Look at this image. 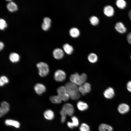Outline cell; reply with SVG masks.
I'll list each match as a JSON object with an SVG mask.
<instances>
[{
	"instance_id": "1",
	"label": "cell",
	"mask_w": 131,
	"mask_h": 131,
	"mask_svg": "<svg viewBox=\"0 0 131 131\" xmlns=\"http://www.w3.org/2000/svg\"><path fill=\"white\" fill-rule=\"evenodd\" d=\"M65 87L70 97L73 100H76L80 97V94L77 85L70 82L67 83Z\"/></svg>"
},
{
	"instance_id": "2",
	"label": "cell",
	"mask_w": 131,
	"mask_h": 131,
	"mask_svg": "<svg viewBox=\"0 0 131 131\" xmlns=\"http://www.w3.org/2000/svg\"><path fill=\"white\" fill-rule=\"evenodd\" d=\"M74 111L73 106L71 104L68 103L64 105L60 112L61 115V122H64L66 119V115H72L74 114Z\"/></svg>"
},
{
	"instance_id": "3",
	"label": "cell",
	"mask_w": 131,
	"mask_h": 131,
	"mask_svg": "<svg viewBox=\"0 0 131 131\" xmlns=\"http://www.w3.org/2000/svg\"><path fill=\"white\" fill-rule=\"evenodd\" d=\"M39 71V75L42 77L46 76L49 72L48 66L46 63L40 62L38 63L36 65Z\"/></svg>"
},
{
	"instance_id": "4",
	"label": "cell",
	"mask_w": 131,
	"mask_h": 131,
	"mask_svg": "<svg viewBox=\"0 0 131 131\" xmlns=\"http://www.w3.org/2000/svg\"><path fill=\"white\" fill-rule=\"evenodd\" d=\"M58 95L59 96L62 100L66 101L69 99L70 97L67 94L65 86H61L57 90Z\"/></svg>"
},
{
	"instance_id": "5",
	"label": "cell",
	"mask_w": 131,
	"mask_h": 131,
	"mask_svg": "<svg viewBox=\"0 0 131 131\" xmlns=\"http://www.w3.org/2000/svg\"><path fill=\"white\" fill-rule=\"evenodd\" d=\"M70 79L71 82L77 85L80 86L83 84L81 75L77 73L72 74L70 77Z\"/></svg>"
},
{
	"instance_id": "6",
	"label": "cell",
	"mask_w": 131,
	"mask_h": 131,
	"mask_svg": "<svg viewBox=\"0 0 131 131\" xmlns=\"http://www.w3.org/2000/svg\"><path fill=\"white\" fill-rule=\"evenodd\" d=\"M66 75L63 71L58 70L56 71L54 74V78L57 81L61 82L64 81L65 79Z\"/></svg>"
},
{
	"instance_id": "7",
	"label": "cell",
	"mask_w": 131,
	"mask_h": 131,
	"mask_svg": "<svg viewBox=\"0 0 131 131\" xmlns=\"http://www.w3.org/2000/svg\"><path fill=\"white\" fill-rule=\"evenodd\" d=\"M9 109V105L8 102L5 101L1 102L0 107V117H2L7 113Z\"/></svg>"
},
{
	"instance_id": "8",
	"label": "cell",
	"mask_w": 131,
	"mask_h": 131,
	"mask_svg": "<svg viewBox=\"0 0 131 131\" xmlns=\"http://www.w3.org/2000/svg\"><path fill=\"white\" fill-rule=\"evenodd\" d=\"M78 88L79 92L81 93L82 95H84L90 91L91 86L89 83L85 82L80 85Z\"/></svg>"
},
{
	"instance_id": "9",
	"label": "cell",
	"mask_w": 131,
	"mask_h": 131,
	"mask_svg": "<svg viewBox=\"0 0 131 131\" xmlns=\"http://www.w3.org/2000/svg\"><path fill=\"white\" fill-rule=\"evenodd\" d=\"M103 12L106 16L108 17H111L114 15L115 11L114 8L112 6L107 5L104 7Z\"/></svg>"
},
{
	"instance_id": "10",
	"label": "cell",
	"mask_w": 131,
	"mask_h": 131,
	"mask_svg": "<svg viewBox=\"0 0 131 131\" xmlns=\"http://www.w3.org/2000/svg\"><path fill=\"white\" fill-rule=\"evenodd\" d=\"M34 89L36 93L39 95L42 94L46 90L45 86L40 83L36 84L34 86Z\"/></svg>"
},
{
	"instance_id": "11",
	"label": "cell",
	"mask_w": 131,
	"mask_h": 131,
	"mask_svg": "<svg viewBox=\"0 0 131 131\" xmlns=\"http://www.w3.org/2000/svg\"><path fill=\"white\" fill-rule=\"evenodd\" d=\"M115 28L118 32L124 33L126 31V28L123 23L121 22L117 23L115 26Z\"/></svg>"
},
{
	"instance_id": "12",
	"label": "cell",
	"mask_w": 131,
	"mask_h": 131,
	"mask_svg": "<svg viewBox=\"0 0 131 131\" xmlns=\"http://www.w3.org/2000/svg\"><path fill=\"white\" fill-rule=\"evenodd\" d=\"M103 94L106 98L110 99L114 96L115 93L114 90L112 88L109 87L104 91Z\"/></svg>"
},
{
	"instance_id": "13",
	"label": "cell",
	"mask_w": 131,
	"mask_h": 131,
	"mask_svg": "<svg viewBox=\"0 0 131 131\" xmlns=\"http://www.w3.org/2000/svg\"><path fill=\"white\" fill-rule=\"evenodd\" d=\"M53 55L54 57L57 59H60L64 56L63 51L61 49L57 48L55 49L53 52Z\"/></svg>"
},
{
	"instance_id": "14",
	"label": "cell",
	"mask_w": 131,
	"mask_h": 131,
	"mask_svg": "<svg viewBox=\"0 0 131 131\" xmlns=\"http://www.w3.org/2000/svg\"><path fill=\"white\" fill-rule=\"evenodd\" d=\"M43 21L41 25L42 28L44 31L47 30L50 26L51 20L49 17H46L44 18Z\"/></svg>"
},
{
	"instance_id": "15",
	"label": "cell",
	"mask_w": 131,
	"mask_h": 131,
	"mask_svg": "<svg viewBox=\"0 0 131 131\" xmlns=\"http://www.w3.org/2000/svg\"><path fill=\"white\" fill-rule=\"evenodd\" d=\"M130 108L129 106L125 103H122L118 106V109L119 112L121 114H124L129 111Z\"/></svg>"
},
{
	"instance_id": "16",
	"label": "cell",
	"mask_w": 131,
	"mask_h": 131,
	"mask_svg": "<svg viewBox=\"0 0 131 131\" xmlns=\"http://www.w3.org/2000/svg\"><path fill=\"white\" fill-rule=\"evenodd\" d=\"M5 123L6 125L13 126L16 128H19L20 126V123L18 122L12 120H6Z\"/></svg>"
},
{
	"instance_id": "17",
	"label": "cell",
	"mask_w": 131,
	"mask_h": 131,
	"mask_svg": "<svg viewBox=\"0 0 131 131\" xmlns=\"http://www.w3.org/2000/svg\"><path fill=\"white\" fill-rule=\"evenodd\" d=\"M9 58L10 61L15 63L18 62L20 59L19 55L16 53H12L9 55Z\"/></svg>"
},
{
	"instance_id": "18",
	"label": "cell",
	"mask_w": 131,
	"mask_h": 131,
	"mask_svg": "<svg viewBox=\"0 0 131 131\" xmlns=\"http://www.w3.org/2000/svg\"><path fill=\"white\" fill-rule=\"evenodd\" d=\"M98 129L99 131H112L113 130L111 126L104 123L100 124Z\"/></svg>"
},
{
	"instance_id": "19",
	"label": "cell",
	"mask_w": 131,
	"mask_h": 131,
	"mask_svg": "<svg viewBox=\"0 0 131 131\" xmlns=\"http://www.w3.org/2000/svg\"><path fill=\"white\" fill-rule=\"evenodd\" d=\"M77 106L78 109L80 111H84L87 109L88 108L87 104L81 101H78L77 104Z\"/></svg>"
},
{
	"instance_id": "20",
	"label": "cell",
	"mask_w": 131,
	"mask_h": 131,
	"mask_svg": "<svg viewBox=\"0 0 131 131\" xmlns=\"http://www.w3.org/2000/svg\"><path fill=\"white\" fill-rule=\"evenodd\" d=\"M44 115L45 118L48 120H51L54 117L53 112L51 110H48L46 111L44 113Z\"/></svg>"
},
{
	"instance_id": "21",
	"label": "cell",
	"mask_w": 131,
	"mask_h": 131,
	"mask_svg": "<svg viewBox=\"0 0 131 131\" xmlns=\"http://www.w3.org/2000/svg\"><path fill=\"white\" fill-rule=\"evenodd\" d=\"M50 101L54 104H59L61 103L62 100L58 95L51 96L49 98Z\"/></svg>"
},
{
	"instance_id": "22",
	"label": "cell",
	"mask_w": 131,
	"mask_h": 131,
	"mask_svg": "<svg viewBox=\"0 0 131 131\" xmlns=\"http://www.w3.org/2000/svg\"><path fill=\"white\" fill-rule=\"evenodd\" d=\"M7 7L8 9L11 12L15 11L17 9L16 5L13 2H10L8 3Z\"/></svg>"
},
{
	"instance_id": "23",
	"label": "cell",
	"mask_w": 131,
	"mask_h": 131,
	"mask_svg": "<svg viewBox=\"0 0 131 131\" xmlns=\"http://www.w3.org/2000/svg\"><path fill=\"white\" fill-rule=\"evenodd\" d=\"M63 48L65 51L68 54H71L73 51L72 47L68 43L65 44Z\"/></svg>"
},
{
	"instance_id": "24",
	"label": "cell",
	"mask_w": 131,
	"mask_h": 131,
	"mask_svg": "<svg viewBox=\"0 0 131 131\" xmlns=\"http://www.w3.org/2000/svg\"><path fill=\"white\" fill-rule=\"evenodd\" d=\"M69 33L72 37H76L79 35L80 33L79 31L77 28L75 27H73L70 29Z\"/></svg>"
},
{
	"instance_id": "25",
	"label": "cell",
	"mask_w": 131,
	"mask_h": 131,
	"mask_svg": "<svg viewBox=\"0 0 131 131\" xmlns=\"http://www.w3.org/2000/svg\"><path fill=\"white\" fill-rule=\"evenodd\" d=\"M116 6L119 8L123 9L125 8L126 6V2L123 0H118L116 2Z\"/></svg>"
},
{
	"instance_id": "26",
	"label": "cell",
	"mask_w": 131,
	"mask_h": 131,
	"mask_svg": "<svg viewBox=\"0 0 131 131\" xmlns=\"http://www.w3.org/2000/svg\"><path fill=\"white\" fill-rule=\"evenodd\" d=\"M88 59L89 61L92 63H94L96 62L98 60V57L97 55L93 53L90 54L88 57Z\"/></svg>"
},
{
	"instance_id": "27",
	"label": "cell",
	"mask_w": 131,
	"mask_h": 131,
	"mask_svg": "<svg viewBox=\"0 0 131 131\" xmlns=\"http://www.w3.org/2000/svg\"><path fill=\"white\" fill-rule=\"evenodd\" d=\"M90 21L91 24L93 25H96L99 23V20L98 18L95 16H92L90 18Z\"/></svg>"
},
{
	"instance_id": "28",
	"label": "cell",
	"mask_w": 131,
	"mask_h": 131,
	"mask_svg": "<svg viewBox=\"0 0 131 131\" xmlns=\"http://www.w3.org/2000/svg\"><path fill=\"white\" fill-rule=\"evenodd\" d=\"M9 80L8 78L4 75L1 76L0 78V85L1 86L8 83Z\"/></svg>"
},
{
	"instance_id": "29",
	"label": "cell",
	"mask_w": 131,
	"mask_h": 131,
	"mask_svg": "<svg viewBox=\"0 0 131 131\" xmlns=\"http://www.w3.org/2000/svg\"><path fill=\"white\" fill-rule=\"evenodd\" d=\"M80 131H90V128L89 126L85 123L81 124L80 128Z\"/></svg>"
},
{
	"instance_id": "30",
	"label": "cell",
	"mask_w": 131,
	"mask_h": 131,
	"mask_svg": "<svg viewBox=\"0 0 131 131\" xmlns=\"http://www.w3.org/2000/svg\"><path fill=\"white\" fill-rule=\"evenodd\" d=\"M72 122H71L73 126L74 127H77L79 125V122L77 118L75 116H73L71 117Z\"/></svg>"
},
{
	"instance_id": "31",
	"label": "cell",
	"mask_w": 131,
	"mask_h": 131,
	"mask_svg": "<svg viewBox=\"0 0 131 131\" xmlns=\"http://www.w3.org/2000/svg\"><path fill=\"white\" fill-rule=\"evenodd\" d=\"M7 24L5 21L2 19H0V29L2 30L7 27Z\"/></svg>"
},
{
	"instance_id": "32",
	"label": "cell",
	"mask_w": 131,
	"mask_h": 131,
	"mask_svg": "<svg viewBox=\"0 0 131 131\" xmlns=\"http://www.w3.org/2000/svg\"><path fill=\"white\" fill-rule=\"evenodd\" d=\"M126 87L128 90L131 92V81L128 82L127 84Z\"/></svg>"
},
{
	"instance_id": "33",
	"label": "cell",
	"mask_w": 131,
	"mask_h": 131,
	"mask_svg": "<svg viewBox=\"0 0 131 131\" xmlns=\"http://www.w3.org/2000/svg\"><path fill=\"white\" fill-rule=\"evenodd\" d=\"M127 39L128 43L131 44V33H129L127 36Z\"/></svg>"
},
{
	"instance_id": "34",
	"label": "cell",
	"mask_w": 131,
	"mask_h": 131,
	"mask_svg": "<svg viewBox=\"0 0 131 131\" xmlns=\"http://www.w3.org/2000/svg\"><path fill=\"white\" fill-rule=\"evenodd\" d=\"M4 46V44L2 42H0V49L1 50L3 48Z\"/></svg>"
},
{
	"instance_id": "35",
	"label": "cell",
	"mask_w": 131,
	"mask_h": 131,
	"mask_svg": "<svg viewBox=\"0 0 131 131\" xmlns=\"http://www.w3.org/2000/svg\"><path fill=\"white\" fill-rule=\"evenodd\" d=\"M128 15L129 17L131 20V10L129 12Z\"/></svg>"
},
{
	"instance_id": "36",
	"label": "cell",
	"mask_w": 131,
	"mask_h": 131,
	"mask_svg": "<svg viewBox=\"0 0 131 131\" xmlns=\"http://www.w3.org/2000/svg\"></svg>"
}]
</instances>
